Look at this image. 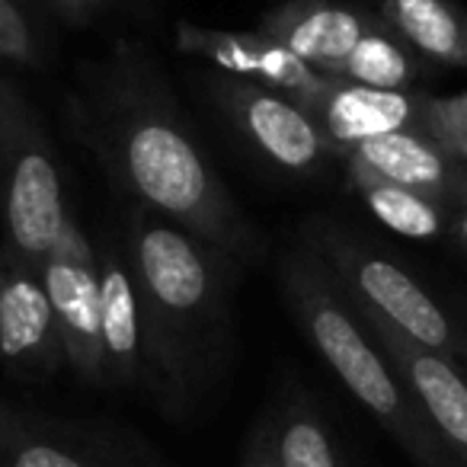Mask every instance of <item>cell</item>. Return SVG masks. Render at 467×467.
Here are the masks:
<instances>
[{
  "label": "cell",
  "instance_id": "cell-1",
  "mask_svg": "<svg viewBox=\"0 0 467 467\" xmlns=\"http://www.w3.org/2000/svg\"><path fill=\"white\" fill-rule=\"evenodd\" d=\"M65 122L131 205L227 250L244 266L266 256L263 234L218 176L141 42L119 39L103 58L78 67Z\"/></svg>",
  "mask_w": 467,
  "mask_h": 467
},
{
  "label": "cell",
  "instance_id": "cell-2",
  "mask_svg": "<svg viewBox=\"0 0 467 467\" xmlns=\"http://www.w3.org/2000/svg\"><path fill=\"white\" fill-rule=\"evenodd\" d=\"M119 234L138 285L150 394L182 416L205 397L231 349L244 263L138 205L122 214Z\"/></svg>",
  "mask_w": 467,
  "mask_h": 467
},
{
  "label": "cell",
  "instance_id": "cell-3",
  "mask_svg": "<svg viewBox=\"0 0 467 467\" xmlns=\"http://www.w3.org/2000/svg\"><path fill=\"white\" fill-rule=\"evenodd\" d=\"M279 279L305 337L371 420L420 467H464L441 445L413 390L317 256L298 244L282 260Z\"/></svg>",
  "mask_w": 467,
  "mask_h": 467
},
{
  "label": "cell",
  "instance_id": "cell-4",
  "mask_svg": "<svg viewBox=\"0 0 467 467\" xmlns=\"http://www.w3.org/2000/svg\"><path fill=\"white\" fill-rule=\"evenodd\" d=\"M301 247L317 256L346 301L365 320L388 327L467 368V324L388 250L330 218L305 221Z\"/></svg>",
  "mask_w": 467,
  "mask_h": 467
},
{
  "label": "cell",
  "instance_id": "cell-5",
  "mask_svg": "<svg viewBox=\"0 0 467 467\" xmlns=\"http://www.w3.org/2000/svg\"><path fill=\"white\" fill-rule=\"evenodd\" d=\"M67 214L61 157L46 119L16 74L0 67V256L42 269Z\"/></svg>",
  "mask_w": 467,
  "mask_h": 467
},
{
  "label": "cell",
  "instance_id": "cell-6",
  "mask_svg": "<svg viewBox=\"0 0 467 467\" xmlns=\"http://www.w3.org/2000/svg\"><path fill=\"white\" fill-rule=\"evenodd\" d=\"M0 467H167L138 432L0 397Z\"/></svg>",
  "mask_w": 467,
  "mask_h": 467
},
{
  "label": "cell",
  "instance_id": "cell-7",
  "mask_svg": "<svg viewBox=\"0 0 467 467\" xmlns=\"http://www.w3.org/2000/svg\"><path fill=\"white\" fill-rule=\"evenodd\" d=\"M202 93L263 161L292 176H317L339 161L320 125L301 103L269 87L212 71L202 78Z\"/></svg>",
  "mask_w": 467,
  "mask_h": 467
},
{
  "label": "cell",
  "instance_id": "cell-8",
  "mask_svg": "<svg viewBox=\"0 0 467 467\" xmlns=\"http://www.w3.org/2000/svg\"><path fill=\"white\" fill-rule=\"evenodd\" d=\"M42 282L55 307L61 339H65L67 371L87 388H106L97 244L74 212L67 214L58 241L42 260Z\"/></svg>",
  "mask_w": 467,
  "mask_h": 467
},
{
  "label": "cell",
  "instance_id": "cell-9",
  "mask_svg": "<svg viewBox=\"0 0 467 467\" xmlns=\"http://www.w3.org/2000/svg\"><path fill=\"white\" fill-rule=\"evenodd\" d=\"M0 362L20 381H48L67 368L42 269L0 256Z\"/></svg>",
  "mask_w": 467,
  "mask_h": 467
},
{
  "label": "cell",
  "instance_id": "cell-10",
  "mask_svg": "<svg viewBox=\"0 0 467 467\" xmlns=\"http://www.w3.org/2000/svg\"><path fill=\"white\" fill-rule=\"evenodd\" d=\"M173 42L182 55L205 61L212 71L279 90L301 106L311 103L330 80L260 29L256 33H227V29H208L199 23L180 20Z\"/></svg>",
  "mask_w": 467,
  "mask_h": 467
},
{
  "label": "cell",
  "instance_id": "cell-11",
  "mask_svg": "<svg viewBox=\"0 0 467 467\" xmlns=\"http://www.w3.org/2000/svg\"><path fill=\"white\" fill-rule=\"evenodd\" d=\"M99 273V337H103V381L106 388H148L150 365L144 346L138 285L129 266L122 234L103 231L97 237Z\"/></svg>",
  "mask_w": 467,
  "mask_h": 467
},
{
  "label": "cell",
  "instance_id": "cell-12",
  "mask_svg": "<svg viewBox=\"0 0 467 467\" xmlns=\"http://www.w3.org/2000/svg\"><path fill=\"white\" fill-rule=\"evenodd\" d=\"M365 327L390 356L407 388L413 390L441 445L467 467V368L441 352L416 346L413 339L400 337L381 324L365 320Z\"/></svg>",
  "mask_w": 467,
  "mask_h": 467
},
{
  "label": "cell",
  "instance_id": "cell-13",
  "mask_svg": "<svg viewBox=\"0 0 467 467\" xmlns=\"http://www.w3.org/2000/svg\"><path fill=\"white\" fill-rule=\"evenodd\" d=\"M378 23V14L343 0H282L260 16V33L282 42L314 71L337 78L349 52Z\"/></svg>",
  "mask_w": 467,
  "mask_h": 467
},
{
  "label": "cell",
  "instance_id": "cell-14",
  "mask_svg": "<svg viewBox=\"0 0 467 467\" xmlns=\"http://www.w3.org/2000/svg\"><path fill=\"white\" fill-rule=\"evenodd\" d=\"M426 90H381L352 80L330 78L327 87L305 106L343 157L346 148L390 131H420Z\"/></svg>",
  "mask_w": 467,
  "mask_h": 467
},
{
  "label": "cell",
  "instance_id": "cell-15",
  "mask_svg": "<svg viewBox=\"0 0 467 467\" xmlns=\"http://www.w3.org/2000/svg\"><path fill=\"white\" fill-rule=\"evenodd\" d=\"M339 161H358L394 182L441 199L448 205L467 199V163L454 161L422 131H390L343 150Z\"/></svg>",
  "mask_w": 467,
  "mask_h": 467
},
{
  "label": "cell",
  "instance_id": "cell-16",
  "mask_svg": "<svg viewBox=\"0 0 467 467\" xmlns=\"http://www.w3.org/2000/svg\"><path fill=\"white\" fill-rule=\"evenodd\" d=\"M343 167L349 189L384 227L403 234L410 241H441V237H448V224H451V205L448 202L388 180V176L375 173L358 161H343Z\"/></svg>",
  "mask_w": 467,
  "mask_h": 467
},
{
  "label": "cell",
  "instance_id": "cell-17",
  "mask_svg": "<svg viewBox=\"0 0 467 467\" xmlns=\"http://www.w3.org/2000/svg\"><path fill=\"white\" fill-rule=\"evenodd\" d=\"M378 16L429 65L467 67V10L454 0H375Z\"/></svg>",
  "mask_w": 467,
  "mask_h": 467
},
{
  "label": "cell",
  "instance_id": "cell-18",
  "mask_svg": "<svg viewBox=\"0 0 467 467\" xmlns=\"http://www.w3.org/2000/svg\"><path fill=\"white\" fill-rule=\"evenodd\" d=\"M429 71H432V65L422 55H416L381 20L352 48L337 78L362 87H381V90H422L420 84L429 78Z\"/></svg>",
  "mask_w": 467,
  "mask_h": 467
},
{
  "label": "cell",
  "instance_id": "cell-19",
  "mask_svg": "<svg viewBox=\"0 0 467 467\" xmlns=\"http://www.w3.org/2000/svg\"><path fill=\"white\" fill-rule=\"evenodd\" d=\"M269 426L282 467H343V454L324 413L307 397H288Z\"/></svg>",
  "mask_w": 467,
  "mask_h": 467
},
{
  "label": "cell",
  "instance_id": "cell-20",
  "mask_svg": "<svg viewBox=\"0 0 467 467\" xmlns=\"http://www.w3.org/2000/svg\"><path fill=\"white\" fill-rule=\"evenodd\" d=\"M55 58V36L42 0H0V67L46 71Z\"/></svg>",
  "mask_w": 467,
  "mask_h": 467
},
{
  "label": "cell",
  "instance_id": "cell-21",
  "mask_svg": "<svg viewBox=\"0 0 467 467\" xmlns=\"http://www.w3.org/2000/svg\"><path fill=\"white\" fill-rule=\"evenodd\" d=\"M420 131L454 161L467 163V93H454V97L426 93Z\"/></svg>",
  "mask_w": 467,
  "mask_h": 467
},
{
  "label": "cell",
  "instance_id": "cell-22",
  "mask_svg": "<svg viewBox=\"0 0 467 467\" xmlns=\"http://www.w3.org/2000/svg\"><path fill=\"white\" fill-rule=\"evenodd\" d=\"M116 0H42V7L48 10V16L61 20L65 26H90Z\"/></svg>",
  "mask_w": 467,
  "mask_h": 467
},
{
  "label": "cell",
  "instance_id": "cell-23",
  "mask_svg": "<svg viewBox=\"0 0 467 467\" xmlns=\"http://www.w3.org/2000/svg\"><path fill=\"white\" fill-rule=\"evenodd\" d=\"M241 467H282L279 454H275L273 426H269V420L263 422V426H256V432L250 435L247 448H244Z\"/></svg>",
  "mask_w": 467,
  "mask_h": 467
},
{
  "label": "cell",
  "instance_id": "cell-24",
  "mask_svg": "<svg viewBox=\"0 0 467 467\" xmlns=\"http://www.w3.org/2000/svg\"><path fill=\"white\" fill-rule=\"evenodd\" d=\"M448 241L467 254V199L454 202L451 205V224H448Z\"/></svg>",
  "mask_w": 467,
  "mask_h": 467
}]
</instances>
